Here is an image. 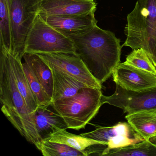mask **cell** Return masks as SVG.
Listing matches in <instances>:
<instances>
[{
    "label": "cell",
    "mask_w": 156,
    "mask_h": 156,
    "mask_svg": "<svg viewBox=\"0 0 156 156\" xmlns=\"http://www.w3.org/2000/svg\"><path fill=\"white\" fill-rule=\"evenodd\" d=\"M125 118L133 129L145 140L156 136V109L127 114Z\"/></svg>",
    "instance_id": "15"
},
{
    "label": "cell",
    "mask_w": 156,
    "mask_h": 156,
    "mask_svg": "<svg viewBox=\"0 0 156 156\" xmlns=\"http://www.w3.org/2000/svg\"><path fill=\"white\" fill-rule=\"evenodd\" d=\"M23 70L27 76L32 92L34 95L38 107H48L51 106L52 99L44 89L32 70L25 62H23Z\"/></svg>",
    "instance_id": "20"
},
{
    "label": "cell",
    "mask_w": 156,
    "mask_h": 156,
    "mask_svg": "<svg viewBox=\"0 0 156 156\" xmlns=\"http://www.w3.org/2000/svg\"><path fill=\"white\" fill-rule=\"evenodd\" d=\"M48 107H38L34 115L35 125L42 139L47 137L55 127L67 129L63 119L56 112H54Z\"/></svg>",
    "instance_id": "17"
},
{
    "label": "cell",
    "mask_w": 156,
    "mask_h": 156,
    "mask_svg": "<svg viewBox=\"0 0 156 156\" xmlns=\"http://www.w3.org/2000/svg\"><path fill=\"white\" fill-rule=\"evenodd\" d=\"M75 54L83 62L92 75L101 84L112 75L120 63V41L114 33L97 25L79 35L69 37Z\"/></svg>",
    "instance_id": "1"
},
{
    "label": "cell",
    "mask_w": 156,
    "mask_h": 156,
    "mask_svg": "<svg viewBox=\"0 0 156 156\" xmlns=\"http://www.w3.org/2000/svg\"><path fill=\"white\" fill-rule=\"evenodd\" d=\"M0 44L12 50L10 0H0Z\"/></svg>",
    "instance_id": "21"
},
{
    "label": "cell",
    "mask_w": 156,
    "mask_h": 156,
    "mask_svg": "<svg viewBox=\"0 0 156 156\" xmlns=\"http://www.w3.org/2000/svg\"><path fill=\"white\" fill-rule=\"evenodd\" d=\"M25 53L75 54V51L70 38L53 28L39 14L27 37Z\"/></svg>",
    "instance_id": "5"
},
{
    "label": "cell",
    "mask_w": 156,
    "mask_h": 156,
    "mask_svg": "<svg viewBox=\"0 0 156 156\" xmlns=\"http://www.w3.org/2000/svg\"><path fill=\"white\" fill-rule=\"evenodd\" d=\"M150 140L152 142V143H154V144H156V136L153 137L151 138L150 139Z\"/></svg>",
    "instance_id": "24"
},
{
    "label": "cell",
    "mask_w": 156,
    "mask_h": 156,
    "mask_svg": "<svg viewBox=\"0 0 156 156\" xmlns=\"http://www.w3.org/2000/svg\"><path fill=\"white\" fill-rule=\"evenodd\" d=\"M52 69L63 73L87 86L102 89V84L92 75L77 55L65 53L37 54Z\"/></svg>",
    "instance_id": "8"
},
{
    "label": "cell",
    "mask_w": 156,
    "mask_h": 156,
    "mask_svg": "<svg viewBox=\"0 0 156 156\" xmlns=\"http://www.w3.org/2000/svg\"><path fill=\"white\" fill-rule=\"evenodd\" d=\"M35 147L44 156H85L82 151L67 145L44 140Z\"/></svg>",
    "instance_id": "22"
},
{
    "label": "cell",
    "mask_w": 156,
    "mask_h": 156,
    "mask_svg": "<svg viewBox=\"0 0 156 156\" xmlns=\"http://www.w3.org/2000/svg\"><path fill=\"white\" fill-rule=\"evenodd\" d=\"M97 10L95 0H41L39 15L74 16L86 15Z\"/></svg>",
    "instance_id": "11"
},
{
    "label": "cell",
    "mask_w": 156,
    "mask_h": 156,
    "mask_svg": "<svg viewBox=\"0 0 156 156\" xmlns=\"http://www.w3.org/2000/svg\"><path fill=\"white\" fill-rule=\"evenodd\" d=\"M66 129L55 127L53 129L52 132L44 140L51 142L63 144L71 147L82 151L87 156L86 150L88 147L97 144H101L105 146L102 141H98L90 138L83 136L81 135H77L69 133Z\"/></svg>",
    "instance_id": "14"
},
{
    "label": "cell",
    "mask_w": 156,
    "mask_h": 156,
    "mask_svg": "<svg viewBox=\"0 0 156 156\" xmlns=\"http://www.w3.org/2000/svg\"><path fill=\"white\" fill-rule=\"evenodd\" d=\"M41 0H10L12 54L23 58L26 40L39 14Z\"/></svg>",
    "instance_id": "6"
},
{
    "label": "cell",
    "mask_w": 156,
    "mask_h": 156,
    "mask_svg": "<svg viewBox=\"0 0 156 156\" xmlns=\"http://www.w3.org/2000/svg\"><path fill=\"white\" fill-rule=\"evenodd\" d=\"M0 101L5 117L28 142L36 146L42 139L35 125V115L29 111L20 93L11 64L9 51L0 49Z\"/></svg>",
    "instance_id": "2"
},
{
    "label": "cell",
    "mask_w": 156,
    "mask_h": 156,
    "mask_svg": "<svg viewBox=\"0 0 156 156\" xmlns=\"http://www.w3.org/2000/svg\"><path fill=\"white\" fill-rule=\"evenodd\" d=\"M9 57L14 78L20 93L23 97L31 113L35 115L38 105L24 73L22 58L12 54L9 51Z\"/></svg>",
    "instance_id": "13"
},
{
    "label": "cell",
    "mask_w": 156,
    "mask_h": 156,
    "mask_svg": "<svg viewBox=\"0 0 156 156\" xmlns=\"http://www.w3.org/2000/svg\"><path fill=\"white\" fill-rule=\"evenodd\" d=\"M95 126L96 127L95 130L80 135L105 143V148L101 156H106L111 150L127 147L145 140L128 122H119L110 126Z\"/></svg>",
    "instance_id": "9"
},
{
    "label": "cell",
    "mask_w": 156,
    "mask_h": 156,
    "mask_svg": "<svg viewBox=\"0 0 156 156\" xmlns=\"http://www.w3.org/2000/svg\"><path fill=\"white\" fill-rule=\"evenodd\" d=\"M23 59L51 98L53 81L52 73L50 67L37 54L25 53Z\"/></svg>",
    "instance_id": "18"
},
{
    "label": "cell",
    "mask_w": 156,
    "mask_h": 156,
    "mask_svg": "<svg viewBox=\"0 0 156 156\" xmlns=\"http://www.w3.org/2000/svg\"><path fill=\"white\" fill-rule=\"evenodd\" d=\"M125 62L156 75V67L143 48L135 49L127 56Z\"/></svg>",
    "instance_id": "23"
},
{
    "label": "cell",
    "mask_w": 156,
    "mask_h": 156,
    "mask_svg": "<svg viewBox=\"0 0 156 156\" xmlns=\"http://www.w3.org/2000/svg\"><path fill=\"white\" fill-rule=\"evenodd\" d=\"M122 46L143 48L156 67V0H138L128 14Z\"/></svg>",
    "instance_id": "3"
},
{
    "label": "cell",
    "mask_w": 156,
    "mask_h": 156,
    "mask_svg": "<svg viewBox=\"0 0 156 156\" xmlns=\"http://www.w3.org/2000/svg\"><path fill=\"white\" fill-rule=\"evenodd\" d=\"M51 69L53 81L52 102L73 96L82 87H87L63 73Z\"/></svg>",
    "instance_id": "16"
},
{
    "label": "cell",
    "mask_w": 156,
    "mask_h": 156,
    "mask_svg": "<svg viewBox=\"0 0 156 156\" xmlns=\"http://www.w3.org/2000/svg\"><path fill=\"white\" fill-rule=\"evenodd\" d=\"M101 89L85 87L74 95L52 102L51 106L64 120L67 129L79 130L96 115L102 106Z\"/></svg>",
    "instance_id": "4"
},
{
    "label": "cell",
    "mask_w": 156,
    "mask_h": 156,
    "mask_svg": "<svg viewBox=\"0 0 156 156\" xmlns=\"http://www.w3.org/2000/svg\"><path fill=\"white\" fill-rule=\"evenodd\" d=\"M106 156H156V144L150 140L120 148L112 149Z\"/></svg>",
    "instance_id": "19"
},
{
    "label": "cell",
    "mask_w": 156,
    "mask_h": 156,
    "mask_svg": "<svg viewBox=\"0 0 156 156\" xmlns=\"http://www.w3.org/2000/svg\"><path fill=\"white\" fill-rule=\"evenodd\" d=\"M95 12L80 16H49L42 18L53 28L69 37L85 33L97 25Z\"/></svg>",
    "instance_id": "12"
},
{
    "label": "cell",
    "mask_w": 156,
    "mask_h": 156,
    "mask_svg": "<svg viewBox=\"0 0 156 156\" xmlns=\"http://www.w3.org/2000/svg\"><path fill=\"white\" fill-rule=\"evenodd\" d=\"M116 84L132 91H141L156 87V75L120 63L112 73Z\"/></svg>",
    "instance_id": "10"
},
{
    "label": "cell",
    "mask_w": 156,
    "mask_h": 156,
    "mask_svg": "<svg viewBox=\"0 0 156 156\" xmlns=\"http://www.w3.org/2000/svg\"><path fill=\"white\" fill-rule=\"evenodd\" d=\"M101 103L119 108L127 114L156 109V87L136 91L116 84L114 94L109 96L103 95Z\"/></svg>",
    "instance_id": "7"
}]
</instances>
